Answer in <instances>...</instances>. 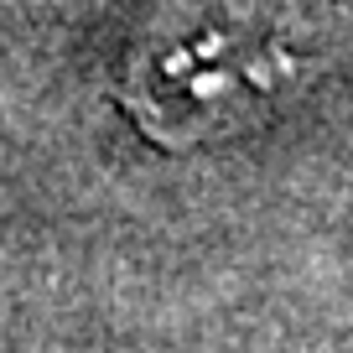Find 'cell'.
Masks as SVG:
<instances>
[{"instance_id": "1", "label": "cell", "mask_w": 353, "mask_h": 353, "mask_svg": "<svg viewBox=\"0 0 353 353\" xmlns=\"http://www.w3.org/2000/svg\"><path fill=\"white\" fill-rule=\"evenodd\" d=\"M291 63L286 21L260 0H166L130 57V110L161 141H198L296 83Z\"/></svg>"}]
</instances>
